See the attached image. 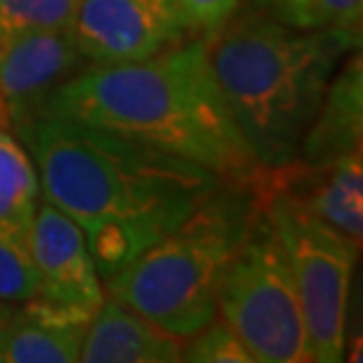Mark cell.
Listing matches in <instances>:
<instances>
[{
    "mask_svg": "<svg viewBox=\"0 0 363 363\" xmlns=\"http://www.w3.org/2000/svg\"><path fill=\"white\" fill-rule=\"evenodd\" d=\"M28 245L38 274L35 297L85 314H94L101 307L106 290L85 234L45 196H40L35 206Z\"/></svg>",
    "mask_w": 363,
    "mask_h": 363,
    "instance_id": "9",
    "label": "cell"
},
{
    "mask_svg": "<svg viewBox=\"0 0 363 363\" xmlns=\"http://www.w3.org/2000/svg\"><path fill=\"white\" fill-rule=\"evenodd\" d=\"M182 340L118 300H104L85 330L81 357L88 363H175Z\"/></svg>",
    "mask_w": 363,
    "mask_h": 363,
    "instance_id": "13",
    "label": "cell"
},
{
    "mask_svg": "<svg viewBox=\"0 0 363 363\" xmlns=\"http://www.w3.org/2000/svg\"><path fill=\"white\" fill-rule=\"evenodd\" d=\"M267 17L302 31L361 28L363 0H248Z\"/></svg>",
    "mask_w": 363,
    "mask_h": 363,
    "instance_id": "15",
    "label": "cell"
},
{
    "mask_svg": "<svg viewBox=\"0 0 363 363\" xmlns=\"http://www.w3.org/2000/svg\"><path fill=\"white\" fill-rule=\"evenodd\" d=\"M40 196V177L26 147L0 123V229L28 238Z\"/></svg>",
    "mask_w": 363,
    "mask_h": 363,
    "instance_id": "14",
    "label": "cell"
},
{
    "mask_svg": "<svg viewBox=\"0 0 363 363\" xmlns=\"http://www.w3.org/2000/svg\"><path fill=\"white\" fill-rule=\"evenodd\" d=\"M203 40L250 154L262 168H279L297 158L340 62L361 48V28L302 31L245 3Z\"/></svg>",
    "mask_w": 363,
    "mask_h": 363,
    "instance_id": "3",
    "label": "cell"
},
{
    "mask_svg": "<svg viewBox=\"0 0 363 363\" xmlns=\"http://www.w3.org/2000/svg\"><path fill=\"white\" fill-rule=\"evenodd\" d=\"M363 137V62L354 50L340 62L300 142L297 161L311 168L335 163L361 147Z\"/></svg>",
    "mask_w": 363,
    "mask_h": 363,
    "instance_id": "12",
    "label": "cell"
},
{
    "mask_svg": "<svg viewBox=\"0 0 363 363\" xmlns=\"http://www.w3.org/2000/svg\"><path fill=\"white\" fill-rule=\"evenodd\" d=\"M255 210L248 182L224 179L175 229L108 276V295L179 340L191 337L217 316V281Z\"/></svg>",
    "mask_w": 363,
    "mask_h": 363,
    "instance_id": "4",
    "label": "cell"
},
{
    "mask_svg": "<svg viewBox=\"0 0 363 363\" xmlns=\"http://www.w3.org/2000/svg\"><path fill=\"white\" fill-rule=\"evenodd\" d=\"M203 33L213 31L236 10L241 0H179Z\"/></svg>",
    "mask_w": 363,
    "mask_h": 363,
    "instance_id": "19",
    "label": "cell"
},
{
    "mask_svg": "<svg viewBox=\"0 0 363 363\" xmlns=\"http://www.w3.org/2000/svg\"><path fill=\"white\" fill-rule=\"evenodd\" d=\"M255 194L281 191L302 201L311 213L337 231L354 250L363 238V147L323 168L295 158L279 168H259L250 182Z\"/></svg>",
    "mask_w": 363,
    "mask_h": 363,
    "instance_id": "10",
    "label": "cell"
},
{
    "mask_svg": "<svg viewBox=\"0 0 363 363\" xmlns=\"http://www.w3.org/2000/svg\"><path fill=\"white\" fill-rule=\"evenodd\" d=\"M81 0H0V28L5 33L71 28Z\"/></svg>",
    "mask_w": 363,
    "mask_h": 363,
    "instance_id": "16",
    "label": "cell"
},
{
    "mask_svg": "<svg viewBox=\"0 0 363 363\" xmlns=\"http://www.w3.org/2000/svg\"><path fill=\"white\" fill-rule=\"evenodd\" d=\"M5 35H7V33L3 31V28H0V45H3V40H5Z\"/></svg>",
    "mask_w": 363,
    "mask_h": 363,
    "instance_id": "20",
    "label": "cell"
},
{
    "mask_svg": "<svg viewBox=\"0 0 363 363\" xmlns=\"http://www.w3.org/2000/svg\"><path fill=\"white\" fill-rule=\"evenodd\" d=\"M5 304H7V302H0V314H3V309H5Z\"/></svg>",
    "mask_w": 363,
    "mask_h": 363,
    "instance_id": "21",
    "label": "cell"
},
{
    "mask_svg": "<svg viewBox=\"0 0 363 363\" xmlns=\"http://www.w3.org/2000/svg\"><path fill=\"white\" fill-rule=\"evenodd\" d=\"M255 196L272 217L286 250L311 361H342L350 283L359 252L302 201L281 191Z\"/></svg>",
    "mask_w": 363,
    "mask_h": 363,
    "instance_id": "6",
    "label": "cell"
},
{
    "mask_svg": "<svg viewBox=\"0 0 363 363\" xmlns=\"http://www.w3.org/2000/svg\"><path fill=\"white\" fill-rule=\"evenodd\" d=\"M38 295V274L28 238L0 229V302H24Z\"/></svg>",
    "mask_w": 363,
    "mask_h": 363,
    "instance_id": "17",
    "label": "cell"
},
{
    "mask_svg": "<svg viewBox=\"0 0 363 363\" xmlns=\"http://www.w3.org/2000/svg\"><path fill=\"white\" fill-rule=\"evenodd\" d=\"M215 307L259 363H307L300 297L281 236L262 203L217 281Z\"/></svg>",
    "mask_w": 363,
    "mask_h": 363,
    "instance_id": "5",
    "label": "cell"
},
{
    "mask_svg": "<svg viewBox=\"0 0 363 363\" xmlns=\"http://www.w3.org/2000/svg\"><path fill=\"white\" fill-rule=\"evenodd\" d=\"M28 151L43 196L81 227L104 281L224 182L186 158L57 116L38 118Z\"/></svg>",
    "mask_w": 363,
    "mask_h": 363,
    "instance_id": "1",
    "label": "cell"
},
{
    "mask_svg": "<svg viewBox=\"0 0 363 363\" xmlns=\"http://www.w3.org/2000/svg\"><path fill=\"white\" fill-rule=\"evenodd\" d=\"M43 116L149 144L224 179L250 184L262 168L224 104L203 33L142 62L88 64L55 90Z\"/></svg>",
    "mask_w": 363,
    "mask_h": 363,
    "instance_id": "2",
    "label": "cell"
},
{
    "mask_svg": "<svg viewBox=\"0 0 363 363\" xmlns=\"http://www.w3.org/2000/svg\"><path fill=\"white\" fill-rule=\"evenodd\" d=\"M85 67L71 28L7 33L0 45V123L31 149L50 97Z\"/></svg>",
    "mask_w": 363,
    "mask_h": 363,
    "instance_id": "8",
    "label": "cell"
},
{
    "mask_svg": "<svg viewBox=\"0 0 363 363\" xmlns=\"http://www.w3.org/2000/svg\"><path fill=\"white\" fill-rule=\"evenodd\" d=\"M191 342L182 347V361L191 363H255L248 347L236 335V330L224 321L213 318L210 323L196 330Z\"/></svg>",
    "mask_w": 363,
    "mask_h": 363,
    "instance_id": "18",
    "label": "cell"
},
{
    "mask_svg": "<svg viewBox=\"0 0 363 363\" xmlns=\"http://www.w3.org/2000/svg\"><path fill=\"white\" fill-rule=\"evenodd\" d=\"M71 31L88 64L142 62L203 33L179 0H81Z\"/></svg>",
    "mask_w": 363,
    "mask_h": 363,
    "instance_id": "7",
    "label": "cell"
},
{
    "mask_svg": "<svg viewBox=\"0 0 363 363\" xmlns=\"http://www.w3.org/2000/svg\"><path fill=\"white\" fill-rule=\"evenodd\" d=\"M94 314L43 297L5 304L0 314V363H71L81 357Z\"/></svg>",
    "mask_w": 363,
    "mask_h": 363,
    "instance_id": "11",
    "label": "cell"
}]
</instances>
